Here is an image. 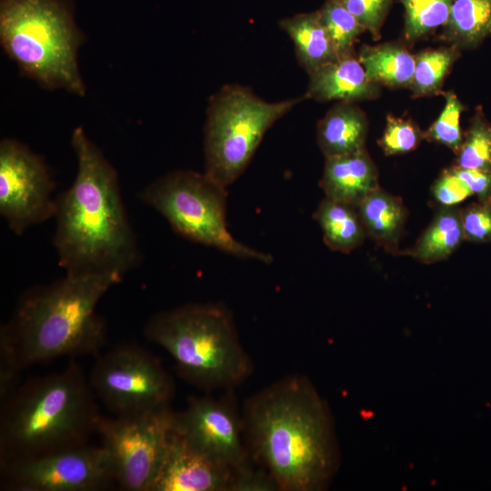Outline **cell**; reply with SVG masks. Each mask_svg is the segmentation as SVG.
<instances>
[{
  "mask_svg": "<svg viewBox=\"0 0 491 491\" xmlns=\"http://www.w3.org/2000/svg\"><path fill=\"white\" fill-rule=\"evenodd\" d=\"M73 184L55 197L53 246L71 276L118 274L139 264L141 252L123 204L118 175L85 130L75 127Z\"/></svg>",
  "mask_w": 491,
  "mask_h": 491,
  "instance_id": "cell-1",
  "label": "cell"
},
{
  "mask_svg": "<svg viewBox=\"0 0 491 491\" xmlns=\"http://www.w3.org/2000/svg\"><path fill=\"white\" fill-rule=\"evenodd\" d=\"M242 422L251 455L279 490L327 486L338 459L333 422L308 378L287 376L264 388L246 401Z\"/></svg>",
  "mask_w": 491,
  "mask_h": 491,
  "instance_id": "cell-2",
  "label": "cell"
},
{
  "mask_svg": "<svg viewBox=\"0 0 491 491\" xmlns=\"http://www.w3.org/2000/svg\"><path fill=\"white\" fill-rule=\"evenodd\" d=\"M123 278L118 274H65L25 291L0 327V337L11 346L21 369L63 356H97L106 343L107 326L96 307Z\"/></svg>",
  "mask_w": 491,
  "mask_h": 491,
  "instance_id": "cell-3",
  "label": "cell"
},
{
  "mask_svg": "<svg viewBox=\"0 0 491 491\" xmlns=\"http://www.w3.org/2000/svg\"><path fill=\"white\" fill-rule=\"evenodd\" d=\"M0 402V466L85 445L101 417L74 360L19 384Z\"/></svg>",
  "mask_w": 491,
  "mask_h": 491,
  "instance_id": "cell-4",
  "label": "cell"
},
{
  "mask_svg": "<svg viewBox=\"0 0 491 491\" xmlns=\"http://www.w3.org/2000/svg\"><path fill=\"white\" fill-rule=\"evenodd\" d=\"M145 336L165 350L178 374L205 391L232 390L254 370L231 312L222 304L189 303L155 314Z\"/></svg>",
  "mask_w": 491,
  "mask_h": 491,
  "instance_id": "cell-5",
  "label": "cell"
},
{
  "mask_svg": "<svg viewBox=\"0 0 491 491\" xmlns=\"http://www.w3.org/2000/svg\"><path fill=\"white\" fill-rule=\"evenodd\" d=\"M84 35L69 0H1L0 43L20 72L48 90L85 96L78 66Z\"/></svg>",
  "mask_w": 491,
  "mask_h": 491,
  "instance_id": "cell-6",
  "label": "cell"
},
{
  "mask_svg": "<svg viewBox=\"0 0 491 491\" xmlns=\"http://www.w3.org/2000/svg\"><path fill=\"white\" fill-rule=\"evenodd\" d=\"M304 99L267 102L246 86L221 87L206 109L205 173L227 187L244 172L267 130Z\"/></svg>",
  "mask_w": 491,
  "mask_h": 491,
  "instance_id": "cell-7",
  "label": "cell"
},
{
  "mask_svg": "<svg viewBox=\"0 0 491 491\" xmlns=\"http://www.w3.org/2000/svg\"><path fill=\"white\" fill-rule=\"evenodd\" d=\"M182 236L226 254L265 264L273 257L236 240L226 225V186L191 170L167 173L139 194Z\"/></svg>",
  "mask_w": 491,
  "mask_h": 491,
  "instance_id": "cell-8",
  "label": "cell"
},
{
  "mask_svg": "<svg viewBox=\"0 0 491 491\" xmlns=\"http://www.w3.org/2000/svg\"><path fill=\"white\" fill-rule=\"evenodd\" d=\"M88 377L98 397L115 416L170 406L175 383L161 362L135 344H121L99 354Z\"/></svg>",
  "mask_w": 491,
  "mask_h": 491,
  "instance_id": "cell-9",
  "label": "cell"
},
{
  "mask_svg": "<svg viewBox=\"0 0 491 491\" xmlns=\"http://www.w3.org/2000/svg\"><path fill=\"white\" fill-rule=\"evenodd\" d=\"M170 406L115 418L101 416L96 433L113 462L116 484L125 491H149L172 429Z\"/></svg>",
  "mask_w": 491,
  "mask_h": 491,
  "instance_id": "cell-10",
  "label": "cell"
},
{
  "mask_svg": "<svg viewBox=\"0 0 491 491\" xmlns=\"http://www.w3.org/2000/svg\"><path fill=\"white\" fill-rule=\"evenodd\" d=\"M0 487L12 491H101L116 483L107 451L88 444L0 466Z\"/></svg>",
  "mask_w": 491,
  "mask_h": 491,
  "instance_id": "cell-11",
  "label": "cell"
},
{
  "mask_svg": "<svg viewBox=\"0 0 491 491\" xmlns=\"http://www.w3.org/2000/svg\"><path fill=\"white\" fill-rule=\"evenodd\" d=\"M55 184L43 159L23 143L0 142V215L19 235L55 216Z\"/></svg>",
  "mask_w": 491,
  "mask_h": 491,
  "instance_id": "cell-12",
  "label": "cell"
},
{
  "mask_svg": "<svg viewBox=\"0 0 491 491\" xmlns=\"http://www.w3.org/2000/svg\"><path fill=\"white\" fill-rule=\"evenodd\" d=\"M172 429L234 472L251 464L243 442L242 418L230 394L220 398L190 396L184 410L174 412Z\"/></svg>",
  "mask_w": 491,
  "mask_h": 491,
  "instance_id": "cell-13",
  "label": "cell"
},
{
  "mask_svg": "<svg viewBox=\"0 0 491 491\" xmlns=\"http://www.w3.org/2000/svg\"><path fill=\"white\" fill-rule=\"evenodd\" d=\"M233 475L171 429L149 491H229Z\"/></svg>",
  "mask_w": 491,
  "mask_h": 491,
  "instance_id": "cell-14",
  "label": "cell"
},
{
  "mask_svg": "<svg viewBox=\"0 0 491 491\" xmlns=\"http://www.w3.org/2000/svg\"><path fill=\"white\" fill-rule=\"evenodd\" d=\"M306 99L356 103L376 98L380 85L370 80L357 55L339 57L308 74Z\"/></svg>",
  "mask_w": 491,
  "mask_h": 491,
  "instance_id": "cell-15",
  "label": "cell"
},
{
  "mask_svg": "<svg viewBox=\"0 0 491 491\" xmlns=\"http://www.w3.org/2000/svg\"><path fill=\"white\" fill-rule=\"evenodd\" d=\"M319 185L326 198L356 208L380 187L377 168L366 149L326 158Z\"/></svg>",
  "mask_w": 491,
  "mask_h": 491,
  "instance_id": "cell-16",
  "label": "cell"
},
{
  "mask_svg": "<svg viewBox=\"0 0 491 491\" xmlns=\"http://www.w3.org/2000/svg\"><path fill=\"white\" fill-rule=\"evenodd\" d=\"M368 120L355 103L337 102L320 119L316 141L325 158L366 149Z\"/></svg>",
  "mask_w": 491,
  "mask_h": 491,
  "instance_id": "cell-17",
  "label": "cell"
},
{
  "mask_svg": "<svg viewBox=\"0 0 491 491\" xmlns=\"http://www.w3.org/2000/svg\"><path fill=\"white\" fill-rule=\"evenodd\" d=\"M357 212L366 236L386 252L399 254L398 246L407 218L402 200L378 187L360 203Z\"/></svg>",
  "mask_w": 491,
  "mask_h": 491,
  "instance_id": "cell-18",
  "label": "cell"
},
{
  "mask_svg": "<svg viewBox=\"0 0 491 491\" xmlns=\"http://www.w3.org/2000/svg\"><path fill=\"white\" fill-rule=\"evenodd\" d=\"M279 26L293 42L297 62L307 74L339 58L318 11L283 18Z\"/></svg>",
  "mask_w": 491,
  "mask_h": 491,
  "instance_id": "cell-19",
  "label": "cell"
},
{
  "mask_svg": "<svg viewBox=\"0 0 491 491\" xmlns=\"http://www.w3.org/2000/svg\"><path fill=\"white\" fill-rule=\"evenodd\" d=\"M357 58L367 77L388 87H410L416 57L400 43L362 45Z\"/></svg>",
  "mask_w": 491,
  "mask_h": 491,
  "instance_id": "cell-20",
  "label": "cell"
},
{
  "mask_svg": "<svg viewBox=\"0 0 491 491\" xmlns=\"http://www.w3.org/2000/svg\"><path fill=\"white\" fill-rule=\"evenodd\" d=\"M463 240L461 209L441 206L416 244L399 254L410 256L424 264H432L447 258Z\"/></svg>",
  "mask_w": 491,
  "mask_h": 491,
  "instance_id": "cell-21",
  "label": "cell"
},
{
  "mask_svg": "<svg viewBox=\"0 0 491 491\" xmlns=\"http://www.w3.org/2000/svg\"><path fill=\"white\" fill-rule=\"evenodd\" d=\"M313 217L322 229L326 245L333 251L348 254L366 237L357 208L351 205L325 197Z\"/></svg>",
  "mask_w": 491,
  "mask_h": 491,
  "instance_id": "cell-22",
  "label": "cell"
},
{
  "mask_svg": "<svg viewBox=\"0 0 491 491\" xmlns=\"http://www.w3.org/2000/svg\"><path fill=\"white\" fill-rule=\"evenodd\" d=\"M491 34V0H454L442 37L457 49L476 47Z\"/></svg>",
  "mask_w": 491,
  "mask_h": 491,
  "instance_id": "cell-23",
  "label": "cell"
},
{
  "mask_svg": "<svg viewBox=\"0 0 491 491\" xmlns=\"http://www.w3.org/2000/svg\"><path fill=\"white\" fill-rule=\"evenodd\" d=\"M459 56V49L451 45L426 49L416 57L410 89L415 97L437 94L452 65Z\"/></svg>",
  "mask_w": 491,
  "mask_h": 491,
  "instance_id": "cell-24",
  "label": "cell"
},
{
  "mask_svg": "<svg viewBox=\"0 0 491 491\" xmlns=\"http://www.w3.org/2000/svg\"><path fill=\"white\" fill-rule=\"evenodd\" d=\"M338 57L354 55V45L366 31L340 0H327L318 10Z\"/></svg>",
  "mask_w": 491,
  "mask_h": 491,
  "instance_id": "cell-25",
  "label": "cell"
},
{
  "mask_svg": "<svg viewBox=\"0 0 491 491\" xmlns=\"http://www.w3.org/2000/svg\"><path fill=\"white\" fill-rule=\"evenodd\" d=\"M405 8L404 35L414 42L448 21L454 0H400Z\"/></svg>",
  "mask_w": 491,
  "mask_h": 491,
  "instance_id": "cell-26",
  "label": "cell"
},
{
  "mask_svg": "<svg viewBox=\"0 0 491 491\" xmlns=\"http://www.w3.org/2000/svg\"><path fill=\"white\" fill-rule=\"evenodd\" d=\"M456 155V166L491 172V125L481 113L472 119Z\"/></svg>",
  "mask_w": 491,
  "mask_h": 491,
  "instance_id": "cell-27",
  "label": "cell"
},
{
  "mask_svg": "<svg viewBox=\"0 0 491 491\" xmlns=\"http://www.w3.org/2000/svg\"><path fill=\"white\" fill-rule=\"evenodd\" d=\"M444 96L445 107L438 118L424 132V139L444 145L457 154L463 143L459 120L464 106L454 93H444Z\"/></svg>",
  "mask_w": 491,
  "mask_h": 491,
  "instance_id": "cell-28",
  "label": "cell"
},
{
  "mask_svg": "<svg viewBox=\"0 0 491 491\" xmlns=\"http://www.w3.org/2000/svg\"><path fill=\"white\" fill-rule=\"evenodd\" d=\"M422 139L424 132L413 121L389 115L378 145L386 155H393L415 150Z\"/></svg>",
  "mask_w": 491,
  "mask_h": 491,
  "instance_id": "cell-29",
  "label": "cell"
},
{
  "mask_svg": "<svg viewBox=\"0 0 491 491\" xmlns=\"http://www.w3.org/2000/svg\"><path fill=\"white\" fill-rule=\"evenodd\" d=\"M465 240L491 241V197L461 210Z\"/></svg>",
  "mask_w": 491,
  "mask_h": 491,
  "instance_id": "cell-30",
  "label": "cell"
},
{
  "mask_svg": "<svg viewBox=\"0 0 491 491\" xmlns=\"http://www.w3.org/2000/svg\"><path fill=\"white\" fill-rule=\"evenodd\" d=\"M375 40L392 5V0H340Z\"/></svg>",
  "mask_w": 491,
  "mask_h": 491,
  "instance_id": "cell-31",
  "label": "cell"
},
{
  "mask_svg": "<svg viewBox=\"0 0 491 491\" xmlns=\"http://www.w3.org/2000/svg\"><path fill=\"white\" fill-rule=\"evenodd\" d=\"M432 195L441 206H456L473 193L450 167L445 169L436 180L432 186Z\"/></svg>",
  "mask_w": 491,
  "mask_h": 491,
  "instance_id": "cell-32",
  "label": "cell"
},
{
  "mask_svg": "<svg viewBox=\"0 0 491 491\" xmlns=\"http://www.w3.org/2000/svg\"><path fill=\"white\" fill-rule=\"evenodd\" d=\"M229 491H280L275 478L266 469H256L252 464L234 472Z\"/></svg>",
  "mask_w": 491,
  "mask_h": 491,
  "instance_id": "cell-33",
  "label": "cell"
},
{
  "mask_svg": "<svg viewBox=\"0 0 491 491\" xmlns=\"http://www.w3.org/2000/svg\"><path fill=\"white\" fill-rule=\"evenodd\" d=\"M21 372L11 346L0 337V401L19 385Z\"/></svg>",
  "mask_w": 491,
  "mask_h": 491,
  "instance_id": "cell-34",
  "label": "cell"
},
{
  "mask_svg": "<svg viewBox=\"0 0 491 491\" xmlns=\"http://www.w3.org/2000/svg\"><path fill=\"white\" fill-rule=\"evenodd\" d=\"M451 168L469 187L473 195L478 196L479 200L491 197V172L462 168L456 165Z\"/></svg>",
  "mask_w": 491,
  "mask_h": 491,
  "instance_id": "cell-35",
  "label": "cell"
}]
</instances>
